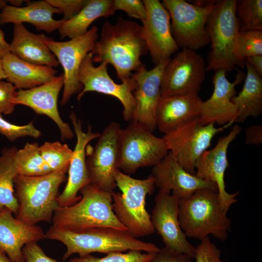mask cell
I'll use <instances>...</instances> for the list:
<instances>
[{
    "mask_svg": "<svg viewBox=\"0 0 262 262\" xmlns=\"http://www.w3.org/2000/svg\"><path fill=\"white\" fill-rule=\"evenodd\" d=\"M14 162L17 175L39 176L52 172L41 156L37 143H27L16 151Z\"/></svg>",
    "mask_w": 262,
    "mask_h": 262,
    "instance_id": "31",
    "label": "cell"
},
{
    "mask_svg": "<svg viewBox=\"0 0 262 262\" xmlns=\"http://www.w3.org/2000/svg\"><path fill=\"white\" fill-rule=\"evenodd\" d=\"M236 0H217L206 24V29L211 43L206 72L224 69L227 72L237 66L245 65L234 57L233 50L239 32V22L235 14Z\"/></svg>",
    "mask_w": 262,
    "mask_h": 262,
    "instance_id": "7",
    "label": "cell"
},
{
    "mask_svg": "<svg viewBox=\"0 0 262 262\" xmlns=\"http://www.w3.org/2000/svg\"><path fill=\"white\" fill-rule=\"evenodd\" d=\"M7 81L16 89H29L48 83L56 77L53 67L37 65L8 53L1 58Z\"/></svg>",
    "mask_w": 262,
    "mask_h": 262,
    "instance_id": "27",
    "label": "cell"
},
{
    "mask_svg": "<svg viewBox=\"0 0 262 262\" xmlns=\"http://www.w3.org/2000/svg\"><path fill=\"white\" fill-rule=\"evenodd\" d=\"M151 175L155 187L159 190L170 193L179 199L188 197L195 191L202 188L216 190L214 183L192 174L178 163L173 154L168 151L166 155L153 166Z\"/></svg>",
    "mask_w": 262,
    "mask_h": 262,
    "instance_id": "21",
    "label": "cell"
},
{
    "mask_svg": "<svg viewBox=\"0 0 262 262\" xmlns=\"http://www.w3.org/2000/svg\"><path fill=\"white\" fill-rule=\"evenodd\" d=\"M69 117L77 138L73 156L68 167V177L66 187L58 195L57 201L60 207L72 205L78 202L81 196L78 193L85 185L90 183L86 164V147L92 140L98 138L100 133L92 131L88 126L86 131L82 130V121L75 113L71 112Z\"/></svg>",
    "mask_w": 262,
    "mask_h": 262,
    "instance_id": "20",
    "label": "cell"
},
{
    "mask_svg": "<svg viewBox=\"0 0 262 262\" xmlns=\"http://www.w3.org/2000/svg\"><path fill=\"white\" fill-rule=\"evenodd\" d=\"M63 86L62 74L45 84L29 89H18L15 103L28 106L38 115L49 117L58 127L61 139L65 140L72 139L74 133L69 124L62 119L58 109V98Z\"/></svg>",
    "mask_w": 262,
    "mask_h": 262,
    "instance_id": "22",
    "label": "cell"
},
{
    "mask_svg": "<svg viewBox=\"0 0 262 262\" xmlns=\"http://www.w3.org/2000/svg\"><path fill=\"white\" fill-rule=\"evenodd\" d=\"M22 253L26 262H58L48 257L37 242H32L25 245Z\"/></svg>",
    "mask_w": 262,
    "mask_h": 262,
    "instance_id": "41",
    "label": "cell"
},
{
    "mask_svg": "<svg viewBox=\"0 0 262 262\" xmlns=\"http://www.w3.org/2000/svg\"><path fill=\"white\" fill-rule=\"evenodd\" d=\"M115 180L122 192L112 194L113 211L118 221L135 238L154 233L150 215L145 207L146 197L152 195L155 187L153 177L134 179L117 169Z\"/></svg>",
    "mask_w": 262,
    "mask_h": 262,
    "instance_id": "6",
    "label": "cell"
},
{
    "mask_svg": "<svg viewBox=\"0 0 262 262\" xmlns=\"http://www.w3.org/2000/svg\"><path fill=\"white\" fill-rule=\"evenodd\" d=\"M49 39L44 34L29 31L23 24H14L10 52L31 64L56 67L59 63L47 45Z\"/></svg>",
    "mask_w": 262,
    "mask_h": 262,
    "instance_id": "26",
    "label": "cell"
},
{
    "mask_svg": "<svg viewBox=\"0 0 262 262\" xmlns=\"http://www.w3.org/2000/svg\"><path fill=\"white\" fill-rule=\"evenodd\" d=\"M13 213L6 208L0 210V251L14 262H26L23 246L46 239V234L39 226L21 221Z\"/></svg>",
    "mask_w": 262,
    "mask_h": 262,
    "instance_id": "23",
    "label": "cell"
},
{
    "mask_svg": "<svg viewBox=\"0 0 262 262\" xmlns=\"http://www.w3.org/2000/svg\"><path fill=\"white\" fill-rule=\"evenodd\" d=\"M0 262H14L5 254L0 251Z\"/></svg>",
    "mask_w": 262,
    "mask_h": 262,
    "instance_id": "47",
    "label": "cell"
},
{
    "mask_svg": "<svg viewBox=\"0 0 262 262\" xmlns=\"http://www.w3.org/2000/svg\"><path fill=\"white\" fill-rule=\"evenodd\" d=\"M52 6L60 9L67 20L76 15L87 3L88 0H47Z\"/></svg>",
    "mask_w": 262,
    "mask_h": 262,
    "instance_id": "40",
    "label": "cell"
},
{
    "mask_svg": "<svg viewBox=\"0 0 262 262\" xmlns=\"http://www.w3.org/2000/svg\"><path fill=\"white\" fill-rule=\"evenodd\" d=\"M115 11L122 10L131 17L140 19L142 22L146 19V9L143 0H113Z\"/></svg>",
    "mask_w": 262,
    "mask_h": 262,
    "instance_id": "39",
    "label": "cell"
},
{
    "mask_svg": "<svg viewBox=\"0 0 262 262\" xmlns=\"http://www.w3.org/2000/svg\"><path fill=\"white\" fill-rule=\"evenodd\" d=\"M16 88L11 82L0 81V114L9 115L15 110Z\"/></svg>",
    "mask_w": 262,
    "mask_h": 262,
    "instance_id": "38",
    "label": "cell"
},
{
    "mask_svg": "<svg viewBox=\"0 0 262 262\" xmlns=\"http://www.w3.org/2000/svg\"><path fill=\"white\" fill-rule=\"evenodd\" d=\"M244 61L249 64L261 76H262V55L249 57L246 58Z\"/></svg>",
    "mask_w": 262,
    "mask_h": 262,
    "instance_id": "44",
    "label": "cell"
},
{
    "mask_svg": "<svg viewBox=\"0 0 262 262\" xmlns=\"http://www.w3.org/2000/svg\"><path fill=\"white\" fill-rule=\"evenodd\" d=\"M217 1L205 6L196 5L184 0L162 1L169 12L171 33L179 48L196 51L210 43L206 24Z\"/></svg>",
    "mask_w": 262,
    "mask_h": 262,
    "instance_id": "9",
    "label": "cell"
},
{
    "mask_svg": "<svg viewBox=\"0 0 262 262\" xmlns=\"http://www.w3.org/2000/svg\"><path fill=\"white\" fill-rule=\"evenodd\" d=\"M239 31H262V0H236Z\"/></svg>",
    "mask_w": 262,
    "mask_h": 262,
    "instance_id": "32",
    "label": "cell"
},
{
    "mask_svg": "<svg viewBox=\"0 0 262 262\" xmlns=\"http://www.w3.org/2000/svg\"><path fill=\"white\" fill-rule=\"evenodd\" d=\"M81 199L76 203L59 207L52 219L58 228L77 230L96 227H109L127 230L116 218L113 208L112 193L89 183L79 191Z\"/></svg>",
    "mask_w": 262,
    "mask_h": 262,
    "instance_id": "5",
    "label": "cell"
},
{
    "mask_svg": "<svg viewBox=\"0 0 262 262\" xmlns=\"http://www.w3.org/2000/svg\"><path fill=\"white\" fill-rule=\"evenodd\" d=\"M68 169L39 176L17 175L14 180L15 196L18 204L15 217L27 223H50L59 207L57 197Z\"/></svg>",
    "mask_w": 262,
    "mask_h": 262,
    "instance_id": "4",
    "label": "cell"
},
{
    "mask_svg": "<svg viewBox=\"0 0 262 262\" xmlns=\"http://www.w3.org/2000/svg\"><path fill=\"white\" fill-rule=\"evenodd\" d=\"M5 79L6 80V77L3 69L1 58H0V81Z\"/></svg>",
    "mask_w": 262,
    "mask_h": 262,
    "instance_id": "48",
    "label": "cell"
},
{
    "mask_svg": "<svg viewBox=\"0 0 262 262\" xmlns=\"http://www.w3.org/2000/svg\"><path fill=\"white\" fill-rule=\"evenodd\" d=\"M98 28L93 26L84 34L66 41H56L49 38L47 44L62 65L64 73V90L62 104L67 103L71 97L80 93L82 85L78 80L81 65L91 52L98 37Z\"/></svg>",
    "mask_w": 262,
    "mask_h": 262,
    "instance_id": "14",
    "label": "cell"
},
{
    "mask_svg": "<svg viewBox=\"0 0 262 262\" xmlns=\"http://www.w3.org/2000/svg\"><path fill=\"white\" fill-rule=\"evenodd\" d=\"M220 250L207 237L195 247L194 258L196 262H228L222 260Z\"/></svg>",
    "mask_w": 262,
    "mask_h": 262,
    "instance_id": "37",
    "label": "cell"
},
{
    "mask_svg": "<svg viewBox=\"0 0 262 262\" xmlns=\"http://www.w3.org/2000/svg\"><path fill=\"white\" fill-rule=\"evenodd\" d=\"M246 143L259 146L262 143V126L251 125L246 129Z\"/></svg>",
    "mask_w": 262,
    "mask_h": 262,
    "instance_id": "43",
    "label": "cell"
},
{
    "mask_svg": "<svg viewBox=\"0 0 262 262\" xmlns=\"http://www.w3.org/2000/svg\"><path fill=\"white\" fill-rule=\"evenodd\" d=\"M233 52L235 58L244 65L246 58L262 55V31H239L235 40Z\"/></svg>",
    "mask_w": 262,
    "mask_h": 262,
    "instance_id": "33",
    "label": "cell"
},
{
    "mask_svg": "<svg viewBox=\"0 0 262 262\" xmlns=\"http://www.w3.org/2000/svg\"><path fill=\"white\" fill-rule=\"evenodd\" d=\"M62 14L61 11L52 6L47 1H28L24 7H16L7 5L0 12V24H14L27 22L33 25L38 31L50 33L58 30L63 19L56 20L54 14Z\"/></svg>",
    "mask_w": 262,
    "mask_h": 262,
    "instance_id": "25",
    "label": "cell"
},
{
    "mask_svg": "<svg viewBox=\"0 0 262 262\" xmlns=\"http://www.w3.org/2000/svg\"><path fill=\"white\" fill-rule=\"evenodd\" d=\"M148 52L142 25L121 16L115 24L104 22L100 38L91 51L93 63L113 66L122 82L130 79L132 71L138 72L145 66L141 57Z\"/></svg>",
    "mask_w": 262,
    "mask_h": 262,
    "instance_id": "1",
    "label": "cell"
},
{
    "mask_svg": "<svg viewBox=\"0 0 262 262\" xmlns=\"http://www.w3.org/2000/svg\"><path fill=\"white\" fill-rule=\"evenodd\" d=\"M179 203V199L177 196L159 190L150 216L151 223L155 231L161 236L166 249L194 258L195 247L187 240L180 225Z\"/></svg>",
    "mask_w": 262,
    "mask_h": 262,
    "instance_id": "15",
    "label": "cell"
},
{
    "mask_svg": "<svg viewBox=\"0 0 262 262\" xmlns=\"http://www.w3.org/2000/svg\"><path fill=\"white\" fill-rule=\"evenodd\" d=\"M8 2H9L11 4V6L16 7H21V5H22L23 3L25 0H7Z\"/></svg>",
    "mask_w": 262,
    "mask_h": 262,
    "instance_id": "46",
    "label": "cell"
},
{
    "mask_svg": "<svg viewBox=\"0 0 262 262\" xmlns=\"http://www.w3.org/2000/svg\"><path fill=\"white\" fill-rule=\"evenodd\" d=\"M232 124L216 128L214 123L201 125L196 119L179 127L163 137L168 150L178 163L186 171L195 175L196 163L211 146L212 139Z\"/></svg>",
    "mask_w": 262,
    "mask_h": 262,
    "instance_id": "10",
    "label": "cell"
},
{
    "mask_svg": "<svg viewBox=\"0 0 262 262\" xmlns=\"http://www.w3.org/2000/svg\"><path fill=\"white\" fill-rule=\"evenodd\" d=\"M214 71L213 94L209 98L202 101L197 120L203 125L210 123L219 125L233 123L237 110L231 99L237 94L235 86L243 82L246 75L243 71L238 70L235 80L230 82L226 77L227 72L225 70Z\"/></svg>",
    "mask_w": 262,
    "mask_h": 262,
    "instance_id": "18",
    "label": "cell"
},
{
    "mask_svg": "<svg viewBox=\"0 0 262 262\" xmlns=\"http://www.w3.org/2000/svg\"><path fill=\"white\" fill-rule=\"evenodd\" d=\"M147 16L142 22L143 34L155 66L168 61L179 51L172 35L168 11L158 0H143Z\"/></svg>",
    "mask_w": 262,
    "mask_h": 262,
    "instance_id": "16",
    "label": "cell"
},
{
    "mask_svg": "<svg viewBox=\"0 0 262 262\" xmlns=\"http://www.w3.org/2000/svg\"><path fill=\"white\" fill-rule=\"evenodd\" d=\"M192 259L189 255L174 253L164 247L146 262H192Z\"/></svg>",
    "mask_w": 262,
    "mask_h": 262,
    "instance_id": "42",
    "label": "cell"
},
{
    "mask_svg": "<svg viewBox=\"0 0 262 262\" xmlns=\"http://www.w3.org/2000/svg\"><path fill=\"white\" fill-rule=\"evenodd\" d=\"M244 64L247 71L244 84L231 99L237 110L236 123H243L249 117L256 118L262 113V76L247 62Z\"/></svg>",
    "mask_w": 262,
    "mask_h": 262,
    "instance_id": "28",
    "label": "cell"
},
{
    "mask_svg": "<svg viewBox=\"0 0 262 262\" xmlns=\"http://www.w3.org/2000/svg\"><path fill=\"white\" fill-rule=\"evenodd\" d=\"M202 101L198 95L161 97L156 110L157 128L166 134L198 119Z\"/></svg>",
    "mask_w": 262,
    "mask_h": 262,
    "instance_id": "24",
    "label": "cell"
},
{
    "mask_svg": "<svg viewBox=\"0 0 262 262\" xmlns=\"http://www.w3.org/2000/svg\"><path fill=\"white\" fill-rule=\"evenodd\" d=\"M7 0H0V10L1 11L7 5Z\"/></svg>",
    "mask_w": 262,
    "mask_h": 262,
    "instance_id": "49",
    "label": "cell"
},
{
    "mask_svg": "<svg viewBox=\"0 0 262 262\" xmlns=\"http://www.w3.org/2000/svg\"><path fill=\"white\" fill-rule=\"evenodd\" d=\"M17 149L5 147L0 153V210L7 208L16 215L18 204L15 196L14 180L17 172L14 158Z\"/></svg>",
    "mask_w": 262,
    "mask_h": 262,
    "instance_id": "30",
    "label": "cell"
},
{
    "mask_svg": "<svg viewBox=\"0 0 262 262\" xmlns=\"http://www.w3.org/2000/svg\"><path fill=\"white\" fill-rule=\"evenodd\" d=\"M241 130L239 125H235L227 135L219 138L213 148L203 153L195 165V175L197 177L216 185L221 207L226 213L237 201L236 197L239 194H230L226 190L224 177L229 166L227 151L230 144Z\"/></svg>",
    "mask_w": 262,
    "mask_h": 262,
    "instance_id": "17",
    "label": "cell"
},
{
    "mask_svg": "<svg viewBox=\"0 0 262 262\" xmlns=\"http://www.w3.org/2000/svg\"><path fill=\"white\" fill-rule=\"evenodd\" d=\"M107 65L101 63L98 66H95L92 53L90 52L86 55L79 71L78 80L83 88L78 94L77 99L79 101L88 92H97L113 96L123 106L124 119L131 121L135 106L133 92L136 88V82L131 77L128 81L121 84L116 83L108 74Z\"/></svg>",
    "mask_w": 262,
    "mask_h": 262,
    "instance_id": "13",
    "label": "cell"
},
{
    "mask_svg": "<svg viewBox=\"0 0 262 262\" xmlns=\"http://www.w3.org/2000/svg\"><path fill=\"white\" fill-rule=\"evenodd\" d=\"M116 11L113 0H88L85 6L73 17L63 21L58 29L62 39H72L82 36L88 31V28L96 19L108 17Z\"/></svg>",
    "mask_w": 262,
    "mask_h": 262,
    "instance_id": "29",
    "label": "cell"
},
{
    "mask_svg": "<svg viewBox=\"0 0 262 262\" xmlns=\"http://www.w3.org/2000/svg\"><path fill=\"white\" fill-rule=\"evenodd\" d=\"M10 53V44L5 40L4 33L0 29V58Z\"/></svg>",
    "mask_w": 262,
    "mask_h": 262,
    "instance_id": "45",
    "label": "cell"
},
{
    "mask_svg": "<svg viewBox=\"0 0 262 262\" xmlns=\"http://www.w3.org/2000/svg\"><path fill=\"white\" fill-rule=\"evenodd\" d=\"M206 64L196 51L182 49L166 64L162 77L161 97L198 95L205 78Z\"/></svg>",
    "mask_w": 262,
    "mask_h": 262,
    "instance_id": "11",
    "label": "cell"
},
{
    "mask_svg": "<svg viewBox=\"0 0 262 262\" xmlns=\"http://www.w3.org/2000/svg\"><path fill=\"white\" fill-rule=\"evenodd\" d=\"M43 160L52 172L68 169L73 151L66 144L58 141L46 142L40 146Z\"/></svg>",
    "mask_w": 262,
    "mask_h": 262,
    "instance_id": "34",
    "label": "cell"
},
{
    "mask_svg": "<svg viewBox=\"0 0 262 262\" xmlns=\"http://www.w3.org/2000/svg\"><path fill=\"white\" fill-rule=\"evenodd\" d=\"M45 234L46 239L58 241L65 245L66 250L63 257L64 261L74 254L82 257L94 252L107 254L140 250L155 253L160 250L154 244L140 240L127 230L109 227L71 230L51 226Z\"/></svg>",
    "mask_w": 262,
    "mask_h": 262,
    "instance_id": "2",
    "label": "cell"
},
{
    "mask_svg": "<svg viewBox=\"0 0 262 262\" xmlns=\"http://www.w3.org/2000/svg\"><path fill=\"white\" fill-rule=\"evenodd\" d=\"M222 209L216 190L202 188L179 199V221L187 237L200 241L213 235L226 241L231 221Z\"/></svg>",
    "mask_w": 262,
    "mask_h": 262,
    "instance_id": "3",
    "label": "cell"
},
{
    "mask_svg": "<svg viewBox=\"0 0 262 262\" xmlns=\"http://www.w3.org/2000/svg\"><path fill=\"white\" fill-rule=\"evenodd\" d=\"M169 61L161 63L149 70L145 66L131 74L137 86L133 92L135 106L131 121L144 125L152 132L157 128L156 114L161 98L162 77Z\"/></svg>",
    "mask_w": 262,
    "mask_h": 262,
    "instance_id": "19",
    "label": "cell"
},
{
    "mask_svg": "<svg viewBox=\"0 0 262 262\" xmlns=\"http://www.w3.org/2000/svg\"><path fill=\"white\" fill-rule=\"evenodd\" d=\"M121 130L118 123L110 122L99 134L97 143L86 158L90 183L110 193L117 187L115 174L118 169Z\"/></svg>",
    "mask_w": 262,
    "mask_h": 262,
    "instance_id": "12",
    "label": "cell"
},
{
    "mask_svg": "<svg viewBox=\"0 0 262 262\" xmlns=\"http://www.w3.org/2000/svg\"><path fill=\"white\" fill-rule=\"evenodd\" d=\"M164 137H158L144 125L131 121L121 129L118 169L130 175L142 167L154 166L168 153Z\"/></svg>",
    "mask_w": 262,
    "mask_h": 262,
    "instance_id": "8",
    "label": "cell"
},
{
    "mask_svg": "<svg viewBox=\"0 0 262 262\" xmlns=\"http://www.w3.org/2000/svg\"><path fill=\"white\" fill-rule=\"evenodd\" d=\"M0 133L11 141L26 136L37 138L41 135L40 131L32 122L24 125H16L5 120L0 114Z\"/></svg>",
    "mask_w": 262,
    "mask_h": 262,
    "instance_id": "36",
    "label": "cell"
},
{
    "mask_svg": "<svg viewBox=\"0 0 262 262\" xmlns=\"http://www.w3.org/2000/svg\"><path fill=\"white\" fill-rule=\"evenodd\" d=\"M127 253L113 252L103 258H98L90 254L77 257L69 262H146L153 256L154 253H142L140 250H130Z\"/></svg>",
    "mask_w": 262,
    "mask_h": 262,
    "instance_id": "35",
    "label": "cell"
}]
</instances>
